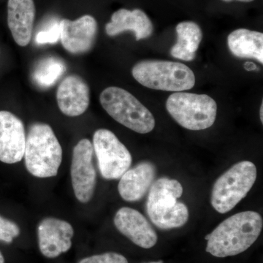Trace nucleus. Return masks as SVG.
I'll list each match as a JSON object with an SVG mask.
<instances>
[{
    "label": "nucleus",
    "instance_id": "nucleus-8",
    "mask_svg": "<svg viewBox=\"0 0 263 263\" xmlns=\"http://www.w3.org/2000/svg\"><path fill=\"white\" fill-rule=\"evenodd\" d=\"M92 145L104 179H120L130 167V152L111 131L100 129L95 132Z\"/></svg>",
    "mask_w": 263,
    "mask_h": 263
},
{
    "label": "nucleus",
    "instance_id": "nucleus-11",
    "mask_svg": "<svg viewBox=\"0 0 263 263\" xmlns=\"http://www.w3.org/2000/svg\"><path fill=\"white\" fill-rule=\"evenodd\" d=\"M60 41L67 51L80 54L94 46L98 23L94 17L85 15L75 21L63 19L60 22Z\"/></svg>",
    "mask_w": 263,
    "mask_h": 263
},
{
    "label": "nucleus",
    "instance_id": "nucleus-6",
    "mask_svg": "<svg viewBox=\"0 0 263 263\" xmlns=\"http://www.w3.org/2000/svg\"><path fill=\"white\" fill-rule=\"evenodd\" d=\"M257 167L253 162L242 161L235 164L216 180L211 202L220 214H226L243 200L257 179Z\"/></svg>",
    "mask_w": 263,
    "mask_h": 263
},
{
    "label": "nucleus",
    "instance_id": "nucleus-5",
    "mask_svg": "<svg viewBox=\"0 0 263 263\" xmlns=\"http://www.w3.org/2000/svg\"><path fill=\"white\" fill-rule=\"evenodd\" d=\"M100 101L110 117L132 130L146 134L155 127L153 114L131 93L122 88H106L100 95Z\"/></svg>",
    "mask_w": 263,
    "mask_h": 263
},
{
    "label": "nucleus",
    "instance_id": "nucleus-9",
    "mask_svg": "<svg viewBox=\"0 0 263 263\" xmlns=\"http://www.w3.org/2000/svg\"><path fill=\"white\" fill-rule=\"evenodd\" d=\"M94 148L88 139L78 143L72 152L71 179L72 188L79 201L86 203L94 195L97 174L93 164Z\"/></svg>",
    "mask_w": 263,
    "mask_h": 263
},
{
    "label": "nucleus",
    "instance_id": "nucleus-13",
    "mask_svg": "<svg viewBox=\"0 0 263 263\" xmlns=\"http://www.w3.org/2000/svg\"><path fill=\"white\" fill-rule=\"evenodd\" d=\"M117 230L135 245L143 249H151L157 243L158 237L143 214L129 207L119 209L114 217Z\"/></svg>",
    "mask_w": 263,
    "mask_h": 263
},
{
    "label": "nucleus",
    "instance_id": "nucleus-24",
    "mask_svg": "<svg viewBox=\"0 0 263 263\" xmlns=\"http://www.w3.org/2000/svg\"><path fill=\"white\" fill-rule=\"evenodd\" d=\"M223 1L228 2V3L232 1L243 2V3H250V2L254 1V0H223Z\"/></svg>",
    "mask_w": 263,
    "mask_h": 263
},
{
    "label": "nucleus",
    "instance_id": "nucleus-22",
    "mask_svg": "<svg viewBox=\"0 0 263 263\" xmlns=\"http://www.w3.org/2000/svg\"><path fill=\"white\" fill-rule=\"evenodd\" d=\"M60 40V22H54L46 30L37 33L35 37V42L39 45L46 43H56Z\"/></svg>",
    "mask_w": 263,
    "mask_h": 263
},
{
    "label": "nucleus",
    "instance_id": "nucleus-21",
    "mask_svg": "<svg viewBox=\"0 0 263 263\" xmlns=\"http://www.w3.org/2000/svg\"><path fill=\"white\" fill-rule=\"evenodd\" d=\"M19 235L20 228L14 221L0 216V240L6 243H11Z\"/></svg>",
    "mask_w": 263,
    "mask_h": 263
},
{
    "label": "nucleus",
    "instance_id": "nucleus-4",
    "mask_svg": "<svg viewBox=\"0 0 263 263\" xmlns=\"http://www.w3.org/2000/svg\"><path fill=\"white\" fill-rule=\"evenodd\" d=\"M132 73L142 86L161 91L179 92L195 84L193 71L181 62L143 60L133 67Z\"/></svg>",
    "mask_w": 263,
    "mask_h": 263
},
{
    "label": "nucleus",
    "instance_id": "nucleus-10",
    "mask_svg": "<svg viewBox=\"0 0 263 263\" xmlns=\"http://www.w3.org/2000/svg\"><path fill=\"white\" fill-rule=\"evenodd\" d=\"M74 230L67 221L57 218H46L37 228L38 245L43 256L56 258L72 247Z\"/></svg>",
    "mask_w": 263,
    "mask_h": 263
},
{
    "label": "nucleus",
    "instance_id": "nucleus-17",
    "mask_svg": "<svg viewBox=\"0 0 263 263\" xmlns=\"http://www.w3.org/2000/svg\"><path fill=\"white\" fill-rule=\"evenodd\" d=\"M126 31H133L137 41H140L152 36L154 26L143 10H117L112 15L110 22L105 26V32L110 37H114Z\"/></svg>",
    "mask_w": 263,
    "mask_h": 263
},
{
    "label": "nucleus",
    "instance_id": "nucleus-16",
    "mask_svg": "<svg viewBox=\"0 0 263 263\" xmlns=\"http://www.w3.org/2000/svg\"><path fill=\"white\" fill-rule=\"evenodd\" d=\"M35 12L34 0H8V27L18 46L24 47L30 42Z\"/></svg>",
    "mask_w": 263,
    "mask_h": 263
},
{
    "label": "nucleus",
    "instance_id": "nucleus-27",
    "mask_svg": "<svg viewBox=\"0 0 263 263\" xmlns=\"http://www.w3.org/2000/svg\"><path fill=\"white\" fill-rule=\"evenodd\" d=\"M148 263H163L162 261H157V262H150Z\"/></svg>",
    "mask_w": 263,
    "mask_h": 263
},
{
    "label": "nucleus",
    "instance_id": "nucleus-2",
    "mask_svg": "<svg viewBox=\"0 0 263 263\" xmlns=\"http://www.w3.org/2000/svg\"><path fill=\"white\" fill-rule=\"evenodd\" d=\"M183 195L179 181L161 178L152 183L146 202V211L152 222L162 230L181 228L187 222L188 208L178 202Z\"/></svg>",
    "mask_w": 263,
    "mask_h": 263
},
{
    "label": "nucleus",
    "instance_id": "nucleus-20",
    "mask_svg": "<svg viewBox=\"0 0 263 263\" xmlns=\"http://www.w3.org/2000/svg\"><path fill=\"white\" fill-rule=\"evenodd\" d=\"M65 70V64L60 59L48 57L36 65L32 79L40 87L49 88L56 84Z\"/></svg>",
    "mask_w": 263,
    "mask_h": 263
},
{
    "label": "nucleus",
    "instance_id": "nucleus-19",
    "mask_svg": "<svg viewBox=\"0 0 263 263\" xmlns=\"http://www.w3.org/2000/svg\"><path fill=\"white\" fill-rule=\"evenodd\" d=\"M176 32L177 43L171 48V55L183 61H193L202 41L201 29L195 22H183L178 24Z\"/></svg>",
    "mask_w": 263,
    "mask_h": 263
},
{
    "label": "nucleus",
    "instance_id": "nucleus-18",
    "mask_svg": "<svg viewBox=\"0 0 263 263\" xmlns=\"http://www.w3.org/2000/svg\"><path fill=\"white\" fill-rule=\"evenodd\" d=\"M230 51L239 58L254 59L263 63V34L257 31L238 29L228 37Z\"/></svg>",
    "mask_w": 263,
    "mask_h": 263
},
{
    "label": "nucleus",
    "instance_id": "nucleus-7",
    "mask_svg": "<svg viewBox=\"0 0 263 263\" xmlns=\"http://www.w3.org/2000/svg\"><path fill=\"white\" fill-rule=\"evenodd\" d=\"M166 108L179 125L194 131L212 127L217 114V105L211 97L183 91L171 95Z\"/></svg>",
    "mask_w": 263,
    "mask_h": 263
},
{
    "label": "nucleus",
    "instance_id": "nucleus-12",
    "mask_svg": "<svg viewBox=\"0 0 263 263\" xmlns=\"http://www.w3.org/2000/svg\"><path fill=\"white\" fill-rule=\"evenodd\" d=\"M23 122L9 111H0V161L15 164L22 161L26 147Z\"/></svg>",
    "mask_w": 263,
    "mask_h": 263
},
{
    "label": "nucleus",
    "instance_id": "nucleus-14",
    "mask_svg": "<svg viewBox=\"0 0 263 263\" xmlns=\"http://www.w3.org/2000/svg\"><path fill=\"white\" fill-rule=\"evenodd\" d=\"M57 103L60 110L67 117H79L89 105V88L80 76H67L59 86Z\"/></svg>",
    "mask_w": 263,
    "mask_h": 263
},
{
    "label": "nucleus",
    "instance_id": "nucleus-3",
    "mask_svg": "<svg viewBox=\"0 0 263 263\" xmlns=\"http://www.w3.org/2000/svg\"><path fill=\"white\" fill-rule=\"evenodd\" d=\"M24 157L27 171L35 177H53L58 174L62 146L48 124L36 123L29 128Z\"/></svg>",
    "mask_w": 263,
    "mask_h": 263
},
{
    "label": "nucleus",
    "instance_id": "nucleus-15",
    "mask_svg": "<svg viewBox=\"0 0 263 263\" xmlns=\"http://www.w3.org/2000/svg\"><path fill=\"white\" fill-rule=\"evenodd\" d=\"M156 175V167L150 162H142L126 171L120 178L118 190L123 200L136 202L148 193Z\"/></svg>",
    "mask_w": 263,
    "mask_h": 263
},
{
    "label": "nucleus",
    "instance_id": "nucleus-26",
    "mask_svg": "<svg viewBox=\"0 0 263 263\" xmlns=\"http://www.w3.org/2000/svg\"><path fill=\"white\" fill-rule=\"evenodd\" d=\"M0 263H5L4 256L1 252H0Z\"/></svg>",
    "mask_w": 263,
    "mask_h": 263
},
{
    "label": "nucleus",
    "instance_id": "nucleus-23",
    "mask_svg": "<svg viewBox=\"0 0 263 263\" xmlns=\"http://www.w3.org/2000/svg\"><path fill=\"white\" fill-rule=\"evenodd\" d=\"M79 263H129L125 257L116 252L97 254L81 259Z\"/></svg>",
    "mask_w": 263,
    "mask_h": 263
},
{
    "label": "nucleus",
    "instance_id": "nucleus-25",
    "mask_svg": "<svg viewBox=\"0 0 263 263\" xmlns=\"http://www.w3.org/2000/svg\"><path fill=\"white\" fill-rule=\"evenodd\" d=\"M262 113H263V104L262 103V105H261V106H260V110H259V116H260L261 122H262V123L263 122Z\"/></svg>",
    "mask_w": 263,
    "mask_h": 263
},
{
    "label": "nucleus",
    "instance_id": "nucleus-1",
    "mask_svg": "<svg viewBox=\"0 0 263 263\" xmlns=\"http://www.w3.org/2000/svg\"><path fill=\"white\" fill-rule=\"evenodd\" d=\"M262 227V218L259 213L247 211L235 214L205 237V250L221 258L243 253L259 238Z\"/></svg>",
    "mask_w": 263,
    "mask_h": 263
}]
</instances>
